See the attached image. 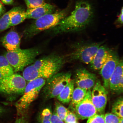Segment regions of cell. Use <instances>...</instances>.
Listing matches in <instances>:
<instances>
[{"mask_svg": "<svg viewBox=\"0 0 123 123\" xmlns=\"http://www.w3.org/2000/svg\"><path fill=\"white\" fill-rule=\"evenodd\" d=\"M93 7L88 1L79 0L74 10L64 18L56 26L51 29L54 34L80 31L91 22L93 18Z\"/></svg>", "mask_w": 123, "mask_h": 123, "instance_id": "1", "label": "cell"}, {"mask_svg": "<svg viewBox=\"0 0 123 123\" xmlns=\"http://www.w3.org/2000/svg\"><path fill=\"white\" fill-rule=\"evenodd\" d=\"M69 11V7H68L60 11L44 15L36 19L24 30V37L32 38L43 31L53 28L67 16Z\"/></svg>", "mask_w": 123, "mask_h": 123, "instance_id": "2", "label": "cell"}, {"mask_svg": "<svg viewBox=\"0 0 123 123\" xmlns=\"http://www.w3.org/2000/svg\"><path fill=\"white\" fill-rule=\"evenodd\" d=\"M37 48L20 49L15 51H7L4 56L14 72L22 71L25 68L33 63L40 53Z\"/></svg>", "mask_w": 123, "mask_h": 123, "instance_id": "3", "label": "cell"}, {"mask_svg": "<svg viewBox=\"0 0 123 123\" xmlns=\"http://www.w3.org/2000/svg\"><path fill=\"white\" fill-rule=\"evenodd\" d=\"M46 80L43 78H38L30 81L26 84L22 96L15 104L18 114L24 113L28 108L39 95L46 82Z\"/></svg>", "mask_w": 123, "mask_h": 123, "instance_id": "4", "label": "cell"}, {"mask_svg": "<svg viewBox=\"0 0 123 123\" xmlns=\"http://www.w3.org/2000/svg\"><path fill=\"white\" fill-rule=\"evenodd\" d=\"M103 43L101 42L73 44L72 45L71 52L65 57L66 60L78 61L84 64H89Z\"/></svg>", "mask_w": 123, "mask_h": 123, "instance_id": "5", "label": "cell"}, {"mask_svg": "<svg viewBox=\"0 0 123 123\" xmlns=\"http://www.w3.org/2000/svg\"><path fill=\"white\" fill-rule=\"evenodd\" d=\"M71 76L70 72L58 73L47 79L44 86V93L46 99L57 97L71 80Z\"/></svg>", "mask_w": 123, "mask_h": 123, "instance_id": "6", "label": "cell"}, {"mask_svg": "<svg viewBox=\"0 0 123 123\" xmlns=\"http://www.w3.org/2000/svg\"><path fill=\"white\" fill-rule=\"evenodd\" d=\"M26 84L24 77L14 73L0 80V92L9 95H22Z\"/></svg>", "mask_w": 123, "mask_h": 123, "instance_id": "7", "label": "cell"}, {"mask_svg": "<svg viewBox=\"0 0 123 123\" xmlns=\"http://www.w3.org/2000/svg\"><path fill=\"white\" fill-rule=\"evenodd\" d=\"M91 93V90H87L84 99L75 107L73 112L78 119H88L98 113L92 102Z\"/></svg>", "mask_w": 123, "mask_h": 123, "instance_id": "8", "label": "cell"}, {"mask_svg": "<svg viewBox=\"0 0 123 123\" xmlns=\"http://www.w3.org/2000/svg\"><path fill=\"white\" fill-rule=\"evenodd\" d=\"M91 96L92 102L98 113L104 114L107 104V91L98 80L93 87Z\"/></svg>", "mask_w": 123, "mask_h": 123, "instance_id": "9", "label": "cell"}, {"mask_svg": "<svg viewBox=\"0 0 123 123\" xmlns=\"http://www.w3.org/2000/svg\"><path fill=\"white\" fill-rule=\"evenodd\" d=\"M120 60L116 52L110 50L107 61L100 70V74L103 81V86L107 90L109 89L110 78Z\"/></svg>", "mask_w": 123, "mask_h": 123, "instance_id": "10", "label": "cell"}, {"mask_svg": "<svg viewBox=\"0 0 123 123\" xmlns=\"http://www.w3.org/2000/svg\"><path fill=\"white\" fill-rule=\"evenodd\" d=\"M97 80L96 75L85 68H81L76 71L74 81L77 87L87 90H91L95 85Z\"/></svg>", "mask_w": 123, "mask_h": 123, "instance_id": "11", "label": "cell"}, {"mask_svg": "<svg viewBox=\"0 0 123 123\" xmlns=\"http://www.w3.org/2000/svg\"><path fill=\"white\" fill-rule=\"evenodd\" d=\"M123 61L120 60L111 77L109 89L113 94L119 95L123 90Z\"/></svg>", "mask_w": 123, "mask_h": 123, "instance_id": "12", "label": "cell"}, {"mask_svg": "<svg viewBox=\"0 0 123 123\" xmlns=\"http://www.w3.org/2000/svg\"><path fill=\"white\" fill-rule=\"evenodd\" d=\"M110 50L105 45L100 46L89 64L91 68L95 70H100L108 57Z\"/></svg>", "mask_w": 123, "mask_h": 123, "instance_id": "13", "label": "cell"}, {"mask_svg": "<svg viewBox=\"0 0 123 123\" xmlns=\"http://www.w3.org/2000/svg\"><path fill=\"white\" fill-rule=\"evenodd\" d=\"M3 46L7 51H15L20 49L21 38L17 32L12 31L1 38Z\"/></svg>", "mask_w": 123, "mask_h": 123, "instance_id": "14", "label": "cell"}, {"mask_svg": "<svg viewBox=\"0 0 123 123\" xmlns=\"http://www.w3.org/2000/svg\"><path fill=\"white\" fill-rule=\"evenodd\" d=\"M55 10V6L46 3L40 6L32 9H27L26 13L27 18L37 19L44 15L54 13Z\"/></svg>", "mask_w": 123, "mask_h": 123, "instance_id": "15", "label": "cell"}, {"mask_svg": "<svg viewBox=\"0 0 123 123\" xmlns=\"http://www.w3.org/2000/svg\"><path fill=\"white\" fill-rule=\"evenodd\" d=\"M24 10L21 7H15L1 15L2 16L0 18V33L11 27V19L12 15L17 12Z\"/></svg>", "mask_w": 123, "mask_h": 123, "instance_id": "16", "label": "cell"}, {"mask_svg": "<svg viewBox=\"0 0 123 123\" xmlns=\"http://www.w3.org/2000/svg\"><path fill=\"white\" fill-rule=\"evenodd\" d=\"M74 84V80L72 79L57 97L58 100L64 104L70 103L73 96Z\"/></svg>", "mask_w": 123, "mask_h": 123, "instance_id": "17", "label": "cell"}, {"mask_svg": "<svg viewBox=\"0 0 123 123\" xmlns=\"http://www.w3.org/2000/svg\"><path fill=\"white\" fill-rule=\"evenodd\" d=\"M87 90L78 87L74 88L71 101L70 102V108L72 112H73L76 106L84 99Z\"/></svg>", "mask_w": 123, "mask_h": 123, "instance_id": "18", "label": "cell"}, {"mask_svg": "<svg viewBox=\"0 0 123 123\" xmlns=\"http://www.w3.org/2000/svg\"><path fill=\"white\" fill-rule=\"evenodd\" d=\"M27 19V14L24 10L17 12L11 17L10 21L11 27L18 25Z\"/></svg>", "mask_w": 123, "mask_h": 123, "instance_id": "19", "label": "cell"}, {"mask_svg": "<svg viewBox=\"0 0 123 123\" xmlns=\"http://www.w3.org/2000/svg\"><path fill=\"white\" fill-rule=\"evenodd\" d=\"M0 71L8 76L14 73L13 68L4 56H0Z\"/></svg>", "mask_w": 123, "mask_h": 123, "instance_id": "20", "label": "cell"}, {"mask_svg": "<svg viewBox=\"0 0 123 123\" xmlns=\"http://www.w3.org/2000/svg\"><path fill=\"white\" fill-rule=\"evenodd\" d=\"M123 100L120 97L115 101L112 106V113L121 118H123Z\"/></svg>", "mask_w": 123, "mask_h": 123, "instance_id": "21", "label": "cell"}, {"mask_svg": "<svg viewBox=\"0 0 123 123\" xmlns=\"http://www.w3.org/2000/svg\"><path fill=\"white\" fill-rule=\"evenodd\" d=\"M69 111L68 109L59 103L56 102L55 104V112L58 116L64 121Z\"/></svg>", "mask_w": 123, "mask_h": 123, "instance_id": "22", "label": "cell"}, {"mask_svg": "<svg viewBox=\"0 0 123 123\" xmlns=\"http://www.w3.org/2000/svg\"><path fill=\"white\" fill-rule=\"evenodd\" d=\"M28 9L40 6L46 3L44 0H24Z\"/></svg>", "mask_w": 123, "mask_h": 123, "instance_id": "23", "label": "cell"}, {"mask_svg": "<svg viewBox=\"0 0 123 123\" xmlns=\"http://www.w3.org/2000/svg\"><path fill=\"white\" fill-rule=\"evenodd\" d=\"M120 118L112 113H107L104 115L105 123H119Z\"/></svg>", "mask_w": 123, "mask_h": 123, "instance_id": "24", "label": "cell"}, {"mask_svg": "<svg viewBox=\"0 0 123 123\" xmlns=\"http://www.w3.org/2000/svg\"><path fill=\"white\" fill-rule=\"evenodd\" d=\"M52 113L50 109L46 108L43 110L40 118V123L50 120Z\"/></svg>", "mask_w": 123, "mask_h": 123, "instance_id": "25", "label": "cell"}, {"mask_svg": "<svg viewBox=\"0 0 123 123\" xmlns=\"http://www.w3.org/2000/svg\"><path fill=\"white\" fill-rule=\"evenodd\" d=\"M86 123H105L104 119V114H97L89 118Z\"/></svg>", "mask_w": 123, "mask_h": 123, "instance_id": "26", "label": "cell"}, {"mask_svg": "<svg viewBox=\"0 0 123 123\" xmlns=\"http://www.w3.org/2000/svg\"><path fill=\"white\" fill-rule=\"evenodd\" d=\"M78 118L74 112L69 111L64 122L65 123H74L78 121Z\"/></svg>", "mask_w": 123, "mask_h": 123, "instance_id": "27", "label": "cell"}, {"mask_svg": "<svg viewBox=\"0 0 123 123\" xmlns=\"http://www.w3.org/2000/svg\"><path fill=\"white\" fill-rule=\"evenodd\" d=\"M50 121L51 123H65L58 116L55 112L52 114Z\"/></svg>", "mask_w": 123, "mask_h": 123, "instance_id": "28", "label": "cell"}, {"mask_svg": "<svg viewBox=\"0 0 123 123\" xmlns=\"http://www.w3.org/2000/svg\"><path fill=\"white\" fill-rule=\"evenodd\" d=\"M123 7L122 8L120 13L116 21L117 24L122 25L123 24Z\"/></svg>", "mask_w": 123, "mask_h": 123, "instance_id": "29", "label": "cell"}, {"mask_svg": "<svg viewBox=\"0 0 123 123\" xmlns=\"http://www.w3.org/2000/svg\"><path fill=\"white\" fill-rule=\"evenodd\" d=\"M6 9L3 5L0 2V16H1L5 13Z\"/></svg>", "mask_w": 123, "mask_h": 123, "instance_id": "30", "label": "cell"}, {"mask_svg": "<svg viewBox=\"0 0 123 123\" xmlns=\"http://www.w3.org/2000/svg\"><path fill=\"white\" fill-rule=\"evenodd\" d=\"M3 3L6 5H11L13 3V0H1Z\"/></svg>", "mask_w": 123, "mask_h": 123, "instance_id": "31", "label": "cell"}, {"mask_svg": "<svg viewBox=\"0 0 123 123\" xmlns=\"http://www.w3.org/2000/svg\"><path fill=\"white\" fill-rule=\"evenodd\" d=\"M8 76L6 74L0 71V80L5 77Z\"/></svg>", "mask_w": 123, "mask_h": 123, "instance_id": "32", "label": "cell"}, {"mask_svg": "<svg viewBox=\"0 0 123 123\" xmlns=\"http://www.w3.org/2000/svg\"><path fill=\"white\" fill-rule=\"evenodd\" d=\"M15 123H25L22 119H19L17 120Z\"/></svg>", "mask_w": 123, "mask_h": 123, "instance_id": "33", "label": "cell"}, {"mask_svg": "<svg viewBox=\"0 0 123 123\" xmlns=\"http://www.w3.org/2000/svg\"><path fill=\"white\" fill-rule=\"evenodd\" d=\"M4 110L0 106V114L2 113L3 112Z\"/></svg>", "mask_w": 123, "mask_h": 123, "instance_id": "34", "label": "cell"}, {"mask_svg": "<svg viewBox=\"0 0 123 123\" xmlns=\"http://www.w3.org/2000/svg\"><path fill=\"white\" fill-rule=\"evenodd\" d=\"M119 123H123V118H121Z\"/></svg>", "mask_w": 123, "mask_h": 123, "instance_id": "35", "label": "cell"}, {"mask_svg": "<svg viewBox=\"0 0 123 123\" xmlns=\"http://www.w3.org/2000/svg\"><path fill=\"white\" fill-rule=\"evenodd\" d=\"M74 123H79V122H78V121H77V122H75Z\"/></svg>", "mask_w": 123, "mask_h": 123, "instance_id": "36", "label": "cell"}, {"mask_svg": "<svg viewBox=\"0 0 123 123\" xmlns=\"http://www.w3.org/2000/svg\"></svg>", "mask_w": 123, "mask_h": 123, "instance_id": "37", "label": "cell"}]
</instances>
